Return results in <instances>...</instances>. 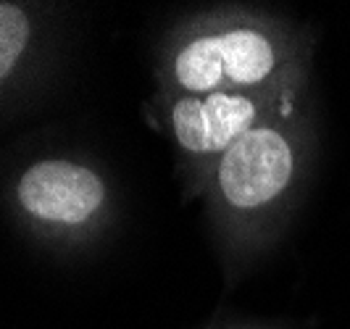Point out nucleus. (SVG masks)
<instances>
[{
	"label": "nucleus",
	"instance_id": "f257e3e1",
	"mask_svg": "<svg viewBox=\"0 0 350 329\" xmlns=\"http://www.w3.org/2000/svg\"><path fill=\"white\" fill-rule=\"evenodd\" d=\"M282 64L277 40L253 27L190 37L172 61L174 85L185 95L253 92L266 85Z\"/></svg>",
	"mask_w": 350,
	"mask_h": 329
},
{
	"label": "nucleus",
	"instance_id": "f03ea898",
	"mask_svg": "<svg viewBox=\"0 0 350 329\" xmlns=\"http://www.w3.org/2000/svg\"><path fill=\"white\" fill-rule=\"evenodd\" d=\"M295 174V145L274 122L247 129L219 156L216 185L234 211H258L280 200Z\"/></svg>",
	"mask_w": 350,
	"mask_h": 329
},
{
	"label": "nucleus",
	"instance_id": "7ed1b4c3",
	"mask_svg": "<svg viewBox=\"0 0 350 329\" xmlns=\"http://www.w3.org/2000/svg\"><path fill=\"white\" fill-rule=\"evenodd\" d=\"M21 208L48 224H85L105 203V185L100 176L64 158L37 161L18 179Z\"/></svg>",
	"mask_w": 350,
	"mask_h": 329
},
{
	"label": "nucleus",
	"instance_id": "20e7f679",
	"mask_svg": "<svg viewBox=\"0 0 350 329\" xmlns=\"http://www.w3.org/2000/svg\"><path fill=\"white\" fill-rule=\"evenodd\" d=\"M176 142L193 156H221L232 142L263 122V105L253 92L182 95L172 105Z\"/></svg>",
	"mask_w": 350,
	"mask_h": 329
},
{
	"label": "nucleus",
	"instance_id": "39448f33",
	"mask_svg": "<svg viewBox=\"0 0 350 329\" xmlns=\"http://www.w3.org/2000/svg\"><path fill=\"white\" fill-rule=\"evenodd\" d=\"M29 40V18L24 8L0 3V82L14 71Z\"/></svg>",
	"mask_w": 350,
	"mask_h": 329
}]
</instances>
